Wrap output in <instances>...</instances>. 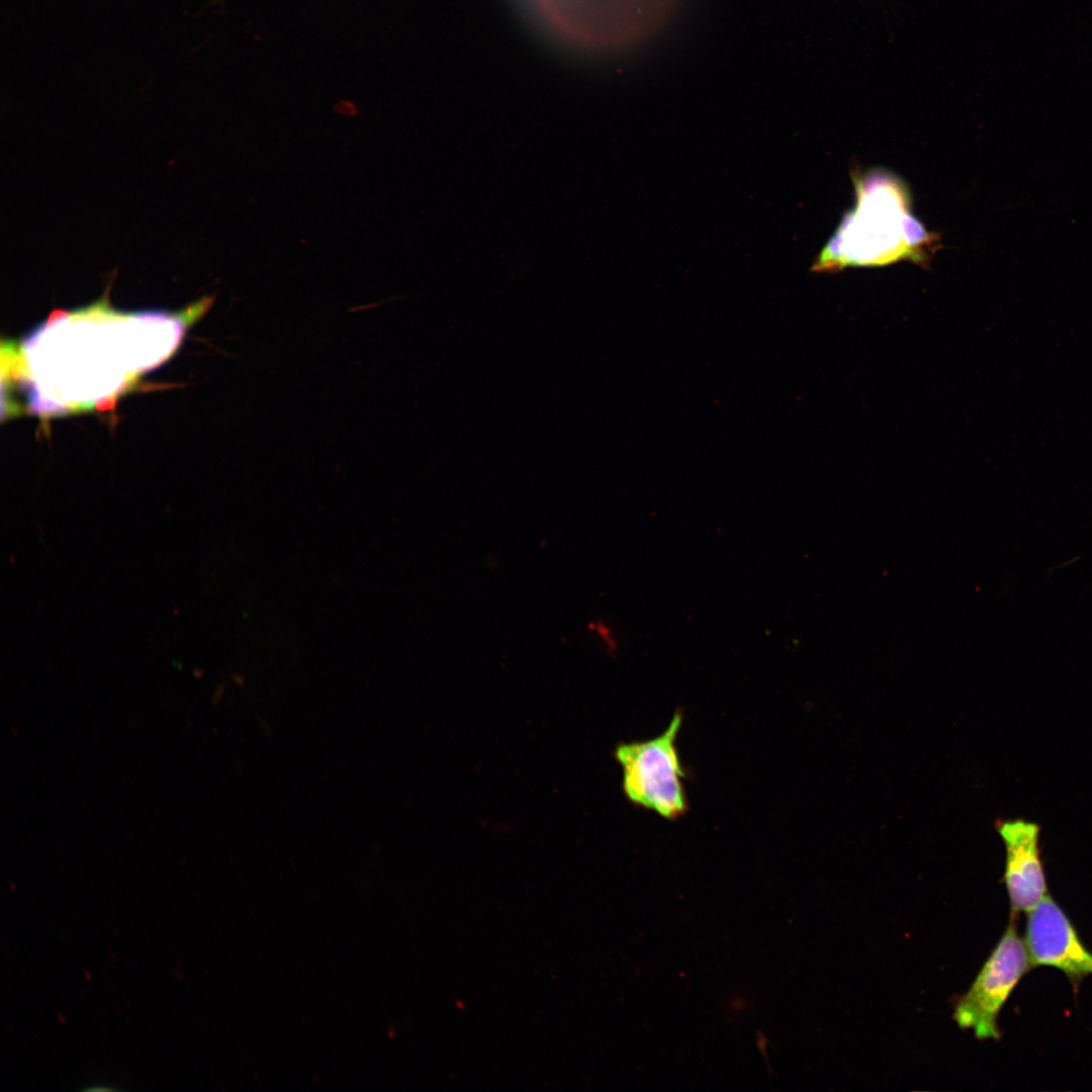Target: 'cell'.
Returning a JSON list of instances; mask_svg holds the SVG:
<instances>
[{
    "label": "cell",
    "mask_w": 1092,
    "mask_h": 1092,
    "mask_svg": "<svg viewBox=\"0 0 1092 1092\" xmlns=\"http://www.w3.org/2000/svg\"><path fill=\"white\" fill-rule=\"evenodd\" d=\"M1027 914L1024 942L1031 966L1059 969L1075 986L1092 974V952L1051 896L1046 895Z\"/></svg>",
    "instance_id": "5"
},
{
    "label": "cell",
    "mask_w": 1092,
    "mask_h": 1092,
    "mask_svg": "<svg viewBox=\"0 0 1092 1092\" xmlns=\"http://www.w3.org/2000/svg\"><path fill=\"white\" fill-rule=\"evenodd\" d=\"M193 674H194V675H196V676H198V674H200V675H201V674H202V670H201V669H197V668H196V669H194V670H193Z\"/></svg>",
    "instance_id": "11"
},
{
    "label": "cell",
    "mask_w": 1092,
    "mask_h": 1092,
    "mask_svg": "<svg viewBox=\"0 0 1092 1092\" xmlns=\"http://www.w3.org/2000/svg\"><path fill=\"white\" fill-rule=\"evenodd\" d=\"M1031 967L1025 942L1010 922L970 989L958 1002L953 1015L958 1025L972 1029L980 1039L999 1038L998 1014Z\"/></svg>",
    "instance_id": "3"
},
{
    "label": "cell",
    "mask_w": 1092,
    "mask_h": 1092,
    "mask_svg": "<svg viewBox=\"0 0 1092 1092\" xmlns=\"http://www.w3.org/2000/svg\"><path fill=\"white\" fill-rule=\"evenodd\" d=\"M747 1005L746 999H743L740 996H733L729 1001L730 1012H733L734 1014L745 1012L747 1010Z\"/></svg>",
    "instance_id": "8"
},
{
    "label": "cell",
    "mask_w": 1092,
    "mask_h": 1092,
    "mask_svg": "<svg viewBox=\"0 0 1092 1092\" xmlns=\"http://www.w3.org/2000/svg\"><path fill=\"white\" fill-rule=\"evenodd\" d=\"M587 631L597 638L609 654H614L619 649L617 636L609 623L602 619H594L586 624Z\"/></svg>",
    "instance_id": "7"
},
{
    "label": "cell",
    "mask_w": 1092,
    "mask_h": 1092,
    "mask_svg": "<svg viewBox=\"0 0 1092 1092\" xmlns=\"http://www.w3.org/2000/svg\"><path fill=\"white\" fill-rule=\"evenodd\" d=\"M756 1037H757V1046L760 1050V1052L762 1053L765 1061H767L766 1060L767 1059L766 1050H765L766 1049V1043L765 1042L767 1041V1039H766V1037L764 1036V1034L761 1031L758 1032Z\"/></svg>",
    "instance_id": "9"
},
{
    "label": "cell",
    "mask_w": 1092,
    "mask_h": 1092,
    "mask_svg": "<svg viewBox=\"0 0 1092 1092\" xmlns=\"http://www.w3.org/2000/svg\"><path fill=\"white\" fill-rule=\"evenodd\" d=\"M677 0H574L577 36L598 47L637 42L656 30ZM576 24V25H577Z\"/></svg>",
    "instance_id": "4"
},
{
    "label": "cell",
    "mask_w": 1092,
    "mask_h": 1092,
    "mask_svg": "<svg viewBox=\"0 0 1092 1092\" xmlns=\"http://www.w3.org/2000/svg\"><path fill=\"white\" fill-rule=\"evenodd\" d=\"M998 832L1006 849L1004 882L1012 915L1029 912L1046 895L1048 887L1040 858V827L1024 819L1002 821Z\"/></svg>",
    "instance_id": "6"
},
{
    "label": "cell",
    "mask_w": 1092,
    "mask_h": 1092,
    "mask_svg": "<svg viewBox=\"0 0 1092 1092\" xmlns=\"http://www.w3.org/2000/svg\"><path fill=\"white\" fill-rule=\"evenodd\" d=\"M222 692H223V687H222V686H221V687H217V689H216V691H215V693H214V697H213V699H215V698H216L217 700H219V698H220V695H221V693H222Z\"/></svg>",
    "instance_id": "10"
},
{
    "label": "cell",
    "mask_w": 1092,
    "mask_h": 1092,
    "mask_svg": "<svg viewBox=\"0 0 1092 1092\" xmlns=\"http://www.w3.org/2000/svg\"><path fill=\"white\" fill-rule=\"evenodd\" d=\"M857 178L855 208L821 250L812 270L923 260L931 238L911 215L905 187L882 172Z\"/></svg>",
    "instance_id": "1"
},
{
    "label": "cell",
    "mask_w": 1092,
    "mask_h": 1092,
    "mask_svg": "<svg viewBox=\"0 0 1092 1092\" xmlns=\"http://www.w3.org/2000/svg\"><path fill=\"white\" fill-rule=\"evenodd\" d=\"M681 724L682 713L676 712L656 737L621 743L615 749L625 797L668 820L677 819L689 808L686 772L675 744Z\"/></svg>",
    "instance_id": "2"
}]
</instances>
